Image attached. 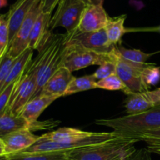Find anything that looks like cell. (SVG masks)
<instances>
[{
	"instance_id": "6da1fadb",
	"label": "cell",
	"mask_w": 160,
	"mask_h": 160,
	"mask_svg": "<svg viewBox=\"0 0 160 160\" xmlns=\"http://www.w3.org/2000/svg\"><path fill=\"white\" fill-rule=\"evenodd\" d=\"M115 132H88L73 128H62L40 136L39 140L21 152L72 151L97 145L117 137Z\"/></svg>"
},
{
	"instance_id": "7a4b0ae2",
	"label": "cell",
	"mask_w": 160,
	"mask_h": 160,
	"mask_svg": "<svg viewBox=\"0 0 160 160\" xmlns=\"http://www.w3.org/2000/svg\"><path fill=\"white\" fill-rule=\"evenodd\" d=\"M138 139L123 134L97 145L72 150L69 160H125L136 150Z\"/></svg>"
},
{
	"instance_id": "3957f363",
	"label": "cell",
	"mask_w": 160,
	"mask_h": 160,
	"mask_svg": "<svg viewBox=\"0 0 160 160\" xmlns=\"http://www.w3.org/2000/svg\"><path fill=\"white\" fill-rule=\"evenodd\" d=\"M95 122L100 126L112 128L113 132L131 137L135 134L160 128V106L138 114L118 118L100 119Z\"/></svg>"
},
{
	"instance_id": "277c9868",
	"label": "cell",
	"mask_w": 160,
	"mask_h": 160,
	"mask_svg": "<svg viewBox=\"0 0 160 160\" xmlns=\"http://www.w3.org/2000/svg\"><path fill=\"white\" fill-rule=\"evenodd\" d=\"M109 53L116 64L117 74L128 88V95L149 90L143 80V71L149 63H137L126 60L119 52L117 45L112 46Z\"/></svg>"
},
{
	"instance_id": "5b68a950",
	"label": "cell",
	"mask_w": 160,
	"mask_h": 160,
	"mask_svg": "<svg viewBox=\"0 0 160 160\" xmlns=\"http://www.w3.org/2000/svg\"><path fill=\"white\" fill-rule=\"evenodd\" d=\"M111 60L110 53H101L77 45H65L62 53L61 67L70 72L81 70L92 65H102Z\"/></svg>"
},
{
	"instance_id": "8992f818",
	"label": "cell",
	"mask_w": 160,
	"mask_h": 160,
	"mask_svg": "<svg viewBox=\"0 0 160 160\" xmlns=\"http://www.w3.org/2000/svg\"><path fill=\"white\" fill-rule=\"evenodd\" d=\"M88 4L81 0H60L50 21V30L63 28L67 34L78 31L81 17Z\"/></svg>"
},
{
	"instance_id": "52a82bcc",
	"label": "cell",
	"mask_w": 160,
	"mask_h": 160,
	"mask_svg": "<svg viewBox=\"0 0 160 160\" xmlns=\"http://www.w3.org/2000/svg\"><path fill=\"white\" fill-rule=\"evenodd\" d=\"M37 67L31 62L11 96L8 109L14 116H20L23 107L31 99L36 89Z\"/></svg>"
},
{
	"instance_id": "ba28073f",
	"label": "cell",
	"mask_w": 160,
	"mask_h": 160,
	"mask_svg": "<svg viewBox=\"0 0 160 160\" xmlns=\"http://www.w3.org/2000/svg\"><path fill=\"white\" fill-rule=\"evenodd\" d=\"M64 44L80 45L87 49L101 53H109L113 46L109 44L105 29L91 32L76 31L72 34L66 33Z\"/></svg>"
},
{
	"instance_id": "9c48e42d",
	"label": "cell",
	"mask_w": 160,
	"mask_h": 160,
	"mask_svg": "<svg viewBox=\"0 0 160 160\" xmlns=\"http://www.w3.org/2000/svg\"><path fill=\"white\" fill-rule=\"evenodd\" d=\"M42 12V0H38L25 17L24 20L14 37L7 52L9 56L17 58L28 49L31 32L34 23Z\"/></svg>"
},
{
	"instance_id": "30bf717a",
	"label": "cell",
	"mask_w": 160,
	"mask_h": 160,
	"mask_svg": "<svg viewBox=\"0 0 160 160\" xmlns=\"http://www.w3.org/2000/svg\"><path fill=\"white\" fill-rule=\"evenodd\" d=\"M160 106V88L128 95L124 106L128 115L138 114Z\"/></svg>"
},
{
	"instance_id": "8fae6325",
	"label": "cell",
	"mask_w": 160,
	"mask_h": 160,
	"mask_svg": "<svg viewBox=\"0 0 160 160\" xmlns=\"http://www.w3.org/2000/svg\"><path fill=\"white\" fill-rule=\"evenodd\" d=\"M109 18L103 6L88 4L81 17L78 31L91 32L104 29Z\"/></svg>"
},
{
	"instance_id": "7c38bea8",
	"label": "cell",
	"mask_w": 160,
	"mask_h": 160,
	"mask_svg": "<svg viewBox=\"0 0 160 160\" xmlns=\"http://www.w3.org/2000/svg\"><path fill=\"white\" fill-rule=\"evenodd\" d=\"M40 136L33 134L28 129L19 130L2 138L5 145L6 156L21 152L35 144Z\"/></svg>"
},
{
	"instance_id": "4fadbf2b",
	"label": "cell",
	"mask_w": 160,
	"mask_h": 160,
	"mask_svg": "<svg viewBox=\"0 0 160 160\" xmlns=\"http://www.w3.org/2000/svg\"><path fill=\"white\" fill-rule=\"evenodd\" d=\"M38 0H17L6 13L9 24V48L25 17Z\"/></svg>"
},
{
	"instance_id": "5bb4252c",
	"label": "cell",
	"mask_w": 160,
	"mask_h": 160,
	"mask_svg": "<svg viewBox=\"0 0 160 160\" xmlns=\"http://www.w3.org/2000/svg\"><path fill=\"white\" fill-rule=\"evenodd\" d=\"M52 14L42 12L34 23L31 32L28 44V48L39 50L51 38L52 31L50 30V21Z\"/></svg>"
},
{
	"instance_id": "9a60e30c",
	"label": "cell",
	"mask_w": 160,
	"mask_h": 160,
	"mask_svg": "<svg viewBox=\"0 0 160 160\" xmlns=\"http://www.w3.org/2000/svg\"><path fill=\"white\" fill-rule=\"evenodd\" d=\"M74 76L68 69L60 67L45 84L40 95L63 97L67 87Z\"/></svg>"
},
{
	"instance_id": "2e32d148",
	"label": "cell",
	"mask_w": 160,
	"mask_h": 160,
	"mask_svg": "<svg viewBox=\"0 0 160 160\" xmlns=\"http://www.w3.org/2000/svg\"><path fill=\"white\" fill-rule=\"evenodd\" d=\"M58 98H59L58 97L52 96V95H38L31 99L27 103L20 115L26 119L30 123H33L38 120V117L45 111V109Z\"/></svg>"
},
{
	"instance_id": "e0dca14e",
	"label": "cell",
	"mask_w": 160,
	"mask_h": 160,
	"mask_svg": "<svg viewBox=\"0 0 160 160\" xmlns=\"http://www.w3.org/2000/svg\"><path fill=\"white\" fill-rule=\"evenodd\" d=\"M29 127L30 123L26 119L21 115L14 116L9 109L0 116V138H2L19 130H29Z\"/></svg>"
},
{
	"instance_id": "ac0fdd59",
	"label": "cell",
	"mask_w": 160,
	"mask_h": 160,
	"mask_svg": "<svg viewBox=\"0 0 160 160\" xmlns=\"http://www.w3.org/2000/svg\"><path fill=\"white\" fill-rule=\"evenodd\" d=\"M32 56L33 50L31 49V48H28L26 51L23 52L21 55H20L16 59L15 62H14L12 69H11L10 73H9L7 80L6 81V83H5L4 86H3V88L2 90V92L4 89H6L9 84H12L15 81H17V80L20 79L24 74L27 69L28 68V67L31 64V62H32L31 61Z\"/></svg>"
},
{
	"instance_id": "d6986e66",
	"label": "cell",
	"mask_w": 160,
	"mask_h": 160,
	"mask_svg": "<svg viewBox=\"0 0 160 160\" xmlns=\"http://www.w3.org/2000/svg\"><path fill=\"white\" fill-rule=\"evenodd\" d=\"M127 15H121L116 17H110L107 25L104 28L106 32L108 40L111 45H120L122 37L126 34L124 27Z\"/></svg>"
},
{
	"instance_id": "ffe728a7",
	"label": "cell",
	"mask_w": 160,
	"mask_h": 160,
	"mask_svg": "<svg viewBox=\"0 0 160 160\" xmlns=\"http://www.w3.org/2000/svg\"><path fill=\"white\" fill-rule=\"evenodd\" d=\"M70 152H19L6 156L8 157V160H69Z\"/></svg>"
},
{
	"instance_id": "44dd1931",
	"label": "cell",
	"mask_w": 160,
	"mask_h": 160,
	"mask_svg": "<svg viewBox=\"0 0 160 160\" xmlns=\"http://www.w3.org/2000/svg\"><path fill=\"white\" fill-rule=\"evenodd\" d=\"M96 82V79L93 74L86 75V76L81 77V78H75L74 77L67 87L63 97L73 95V94L78 93V92L97 88Z\"/></svg>"
},
{
	"instance_id": "7402d4cb",
	"label": "cell",
	"mask_w": 160,
	"mask_h": 160,
	"mask_svg": "<svg viewBox=\"0 0 160 160\" xmlns=\"http://www.w3.org/2000/svg\"><path fill=\"white\" fill-rule=\"evenodd\" d=\"M131 137L145 142L151 153L160 155V128L135 134Z\"/></svg>"
},
{
	"instance_id": "603a6c76",
	"label": "cell",
	"mask_w": 160,
	"mask_h": 160,
	"mask_svg": "<svg viewBox=\"0 0 160 160\" xmlns=\"http://www.w3.org/2000/svg\"><path fill=\"white\" fill-rule=\"evenodd\" d=\"M96 87L97 88L108 91H123L125 94L128 95V91L126 85L117 73L98 81L96 82Z\"/></svg>"
},
{
	"instance_id": "cb8c5ba5",
	"label": "cell",
	"mask_w": 160,
	"mask_h": 160,
	"mask_svg": "<svg viewBox=\"0 0 160 160\" xmlns=\"http://www.w3.org/2000/svg\"><path fill=\"white\" fill-rule=\"evenodd\" d=\"M117 48L122 57L130 62H137V63H146L148 59L151 57V54L145 53L139 49L127 48L122 46L121 45H117Z\"/></svg>"
},
{
	"instance_id": "d4e9b609",
	"label": "cell",
	"mask_w": 160,
	"mask_h": 160,
	"mask_svg": "<svg viewBox=\"0 0 160 160\" xmlns=\"http://www.w3.org/2000/svg\"><path fill=\"white\" fill-rule=\"evenodd\" d=\"M9 49V24L7 15L0 16V59Z\"/></svg>"
},
{
	"instance_id": "484cf974",
	"label": "cell",
	"mask_w": 160,
	"mask_h": 160,
	"mask_svg": "<svg viewBox=\"0 0 160 160\" xmlns=\"http://www.w3.org/2000/svg\"><path fill=\"white\" fill-rule=\"evenodd\" d=\"M17 58L12 57L8 53H6L3 57L0 59V92L2 90L3 86L7 80L8 76Z\"/></svg>"
},
{
	"instance_id": "4316f807",
	"label": "cell",
	"mask_w": 160,
	"mask_h": 160,
	"mask_svg": "<svg viewBox=\"0 0 160 160\" xmlns=\"http://www.w3.org/2000/svg\"><path fill=\"white\" fill-rule=\"evenodd\" d=\"M143 80L148 88L156 85L160 81V68L149 63L143 71Z\"/></svg>"
},
{
	"instance_id": "83f0119b",
	"label": "cell",
	"mask_w": 160,
	"mask_h": 160,
	"mask_svg": "<svg viewBox=\"0 0 160 160\" xmlns=\"http://www.w3.org/2000/svg\"><path fill=\"white\" fill-rule=\"evenodd\" d=\"M117 73V68H116V64L112 59L111 58V60L106 61L104 63L99 66V68L93 73L94 77L96 79V81H100L107 77L110 76L112 74Z\"/></svg>"
},
{
	"instance_id": "f1b7e54d",
	"label": "cell",
	"mask_w": 160,
	"mask_h": 160,
	"mask_svg": "<svg viewBox=\"0 0 160 160\" xmlns=\"http://www.w3.org/2000/svg\"><path fill=\"white\" fill-rule=\"evenodd\" d=\"M20 79L17 80V81H15V82L12 83V84H9L6 89H4V90L0 93V116L8 109V107H9L11 96H12V93H13L14 90H15L16 87H17Z\"/></svg>"
},
{
	"instance_id": "f546056e",
	"label": "cell",
	"mask_w": 160,
	"mask_h": 160,
	"mask_svg": "<svg viewBox=\"0 0 160 160\" xmlns=\"http://www.w3.org/2000/svg\"><path fill=\"white\" fill-rule=\"evenodd\" d=\"M60 122L59 120H45V121H36L33 122V123H30L29 131H43V130H50L52 129L54 127L57 126Z\"/></svg>"
},
{
	"instance_id": "4dcf8cb0",
	"label": "cell",
	"mask_w": 160,
	"mask_h": 160,
	"mask_svg": "<svg viewBox=\"0 0 160 160\" xmlns=\"http://www.w3.org/2000/svg\"><path fill=\"white\" fill-rule=\"evenodd\" d=\"M125 160H152L151 152L148 148H140L136 149L134 152L128 156Z\"/></svg>"
},
{
	"instance_id": "1f68e13d",
	"label": "cell",
	"mask_w": 160,
	"mask_h": 160,
	"mask_svg": "<svg viewBox=\"0 0 160 160\" xmlns=\"http://www.w3.org/2000/svg\"><path fill=\"white\" fill-rule=\"evenodd\" d=\"M60 0H42V12L52 14Z\"/></svg>"
},
{
	"instance_id": "d6a6232c",
	"label": "cell",
	"mask_w": 160,
	"mask_h": 160,
	"mask_svg": "<svg viewBox=\"0 0 160 160\" xmlns=\"http://www.w3.org/2000/svg\"><path fill=\"white\" fill-rule=\"evenodd\" d=\"M129 32H156L160 34V25L149 28H126V33Z\"/></svg>"
},
{
	"instance_id": "836d02e7",
	"label": "cell",
	"mask_w": 160,
	"mask_h": 160,
	"mask_svg": "<svg viewBox=\"0 0 160 160\" xmlns=\"http://www.w3.org/2000/svg\"><path fill=\"white\" fill-rule=\"evenodd\" d=\"M6 156V150H5V145L2 138H0V157Z\"/></svg>"
},
{
	"instance_id": "e575fe53",
	"label": "cell",
	"mask_w": 160,
	"mask_h": 160,
	"mask_svg": "<svg viewBox=\"0 0 160 160\" xmlns=\"http://www.w3.org/2000/svg\"><path fill=\"white\" fill-rule=\"evenodd\" d=\"M103 2H104V0H89V4L92 5H100V6H103Z\"/></svg>"
},
{
	"instance_id": "d590c367",
	"label": "cell",
	"mask_w": 160,
	"mask_h": 160,
	"mask_svg": "<svg viewBox=\"0 0 160 160\" xmlns=\"http://www.w3.org/2000/svg\"><path fill=\"white\" fill-rule=\"evenodd\" d=\"M8 2L7 0H0V9L2 7H5V6H7Z\"/></svg>"
},
{
	"instance_id": "8d00e7d4",
	"label": "cell",
	"mask_w": 160,
	"mask_h": 160,
	"mask_svg": "<svg viewBox=\"0 0 160 160\" xmlns=\"http://www.w3.org/2000/svg\"><path fill=\"white\" fill-rule=\"evenodd\" d=\"M0 160H8V157L6 156H2V157H0Z\"/></svg>"
},
{
	"instance_id": "74e56055",
	"label": "cell",
	"mask_w": 160,
	"mask_h": 160,
	"mask_svg": "<svg viewBox=\"0 0 160 160\" xmlns=\"http://www.w3.org/2000/svg\"><path fill=\"white\" fill-rule=\"evenodd\" d=\"M81 1H83L84 2H85L86 4H89V0H81Z\"/></svg>"
}]
</instances>
